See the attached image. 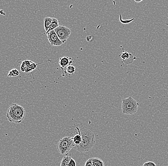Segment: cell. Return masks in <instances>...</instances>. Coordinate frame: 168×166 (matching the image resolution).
<instances>
[{"label":"cell","mask_w":168,"mask_h":166,"mask_svg":"<svg viewBox=\"0 0 168 166\" xmlns=\"http://www.w3.org/2000/svg\"><path fill=\"white\" fill-rule=\"evenodd\" d=\"M80 134L82 137V142L78 146H75L74 149L79 152H86L90 150L96 143L94 133L87 128L80 129Z\"/></svg>","instance_id":"cell-1"},{"label":"cell","mask_w":168,"mask_h":166,"mask_svg":"<svg viewBox=\"0 0 168 166\" xmlns=\"http://www.w3.org/2000/svg\"><path fill=\"white\" fill-rule=\"evenodd\" d=\"M26 115L25 109L19 104L14 103L8 109L6 117L10 122L20 124L25 119Z\"/></svg>","instance_id":"cell-2"},{"label":"cell","mask_w":168,"mask_h":166,"mask_svg":"<svg viewBox=\"0 0 168 166\" xmlns=\"http://www.w3.org/2000/svg\"><path fill=\"white\" fill-rule=\"evenodd\" d=\"M138 103L131 96L123 99L121 103V109L123 114L126 115H132L137 113Z\"/></svg>","instance_id":"cell-3"},{"label":"cell","mask_w":168,"mask_h":166,"mask_svg":"<svg viewBox=\"0 0 168 166\" xmlns=\"http://www.w3.org/2000/svg\"><path fill=\"white\" fill-rule=\"evenodd\" d=\"M74 148L73 137L66 136L63 137L59 141L57 148L60 154L66 155Z\"/></svg>","instance_id":"cell-4"},{"label":"cell","mask_w":168,"mask_h":166,"mask_svg":"<svg viewBox=\"0 0 168 166\" xmlns=\"http://www.w3.org/2000/svg\"><path fill=\"white\" fill-rule=\"evenodd\" d=\"M54 31L63 44L66 41L71 34V30L64 26H59Z\"/></svg>","instance_id":"cell-5"},{"label":"cell","mask_w":168,"mask_h":166,"mask_svg":"<svg viewBox=\"0 0 168 166\" xmlns=\"http://www.w3.org/2000/svg\"><path fill=\"white\" fill-rule=\"evenodd\" d=\"M46 36L51 46H60L63 44V43L59 39L54 30L47 34Z\"/></svg>","instance_id":"cell-6"},{"label":"cell","mask_w":168,"mask_h":166,"mask_svg":"<svg viewBox=\"0 0 168 166\" xmlns=\"http://www.w3.org/2000/svg\"><path fill=\"white\" fill-rule=\"evenodd\" d=\"M74 62L73 59L72 57L68 56H64L60 58L59 61L60 67L62 71L65 70L68 66L71 65Z\"/></svg>","instance_id":"cell-7"},{"label":"cell","mask_w":168,"mask_h":166,"mask_svg":"<svg viewBox=\"0 0 168 166\" xmlns=\"http://www.w3.org/2000/svg\"><path fill=\"white\" fill-rule=\"evenodd\" d=\"M36 66L37 64L32 62L31 61H24L22 64L21 68L22 72L28 73L34 70L36 68Z\"/></svg>","instance_id":"cell-8"},{"label":"cell","mask_w":168,"mask_h":166,"mask_svg":"<svg viewBox=\"0 0 168 166\" xmlns=\"http://www.w3.org/2000/svg\"><path fill=\"white\" fill-rule=\"evenodd\" d=\"M120 58L122 60L123 62L126 64H130L133 62V61L136 59V57L131 53H129L128 52L124 51L119 55Z\"/></svg>","instance_id":"cell-9"},{"label":"cell","mask_w":168,"mask_h":166,"mask_svg":"<svg viewBox=\"0 0 168 166\" xmlns=\"http://www.w3.org/2000/svg\"><path fill=\"white\" fill-rule=\"evenodd\" d=\"M76 134L73 136V140L74 147L75 146H78L81 144L82 142V137H81V134H80V129L78 127H76Z\"/></svg>","instance_id":"cell-10"},{"label":"cell","mask_w":168,"mask_h":166,"mask_svg":"<svg viewBox=\"0 0 168 166\" xmlns=\"http://www.w3.org/2000/svg\"><path fill=\"white\" fill-rule=\"evenodd\" d=\"M76 68L73 65H70L68 66L65 70L62 71V76L63 77H65L66 76H72L74 74L76 73Z\"/></svg>","instance_id":"cell-11"},{"label":"cell","mask_w":168,"mask_h":166,"mask_svg":"<svg viewBox=\"0 0 168 166\" xmlns=\"http://www.w3.org/2000/svg\"><path fill=\"white\" fill-rule=\"evenodd\" d=\"M59 26V22L58 19L55 18H53L52 22L51 23V26L49 27V30H48L47 32H46V34H47L51 31H53L55 30Z\"/></svg>","instance_id":"cell-12"},{"label":"cell","mask_w":168,"mask_h":166,"mask_svg":"<svg viewBox=\"0 0 168 166\" xmlns=\"http://www.w3.org/2000/svg\"><path fill=\"white\" fill-rule=\"evenodd\" d=\"M92 162L94 166H105L103 161L100 158L94 157L91 158Z\"/></svg>","instance_id":"cell-13"},{"label":"cell","mask_w":168,"mask_h":166,"mask_svg":"<svg viewBox=\"0 0 168 166\" xmlns=\"http://www.w3.org/2000/svg\"><path fill=\"white\" fill-rule=\"evenodd\" d=\"M52 21L53 18H51V17H46L44 19V28H45L46 32H47L49 30V27L51 26Z\"/></svg>","instance_id":"cell-14"},{"label":"cell","mask_w":168,"mask_h":166,"mask_svg":"<svg viewBox=\"0 0 168 166\" xmlns=\"http://www.w3.org/2000/svg\"><path fill=\"white\" fill-rule=\"evenodd\" d=\"M71 159V157L70 156L67 155L65 156L62 159L60 166H68Z\"/></svg>","instance_id":"cell-15"},{"label":"cell","mask_w":168,"mask_h":166,"mask_svg":"<svg viewBox=\"0 0 168 166\" xmlns=\"http://www.w3.org/2000/svg\"><path fill=\"white\" fill-rule=\"evenodd\" d=\"M20 73L17 69L16 68H14L12 70H10V72H9L8 76L9 77H17L19 75Z\"/></svg>","instance_id":"cell-16"},{"label":"cell","mask_w":168,"mask_h":166,"mask_svg":"<svg viewBox=\"0 0 168 166\" xmlns=\"http://www.w3.org/2000/svg\"><path fill=\"white\" fill-rule=\"evenodd\" d=\"M135 19L134 18H132L130 20H123L122 18V16H121V15H120V16H119V20H120V22L124 24H127V23H131V22L133 21Z\"/></svg>","instance_id":"cell-17"},{"label":"cell","mask_w":168,"mask_h":166,"mask_svg":"<svg viewBox=\"0 0 168 166\" xmlns=\"http://www.w3.org/2000/svg\"><path fill=\"white\" fill-rule=\"evenodd\" d=\"M143 166H157V165L154 162L148 161V162L144 163Z\"/></svg>","instance_id":"cell-18"},{"label":"cell","mask_w":168,"mask_h":166,"mask_svg":"<svg viewBox=\"0 0 168 166\" xmlns=\"http://www.w3.org/2000/svg\"><path fill=\"white\" fill-rule=\"evenodd\" d=\"M77 166V164H76V161L74 160L73 159L71 158L70 160L69 161V164H68V166Z\"/></svg>","instance_id":"cell-19"},{"label":"cell","mask_w":168,"mask_h":166,"mask_svg":"<svg viewBox=\"0 0 168 166\" xmlns=\"http://www.w3.org/2000/svg\"><path fill=\"white\" fill-rule=\"evenodd\" d=\"M84 166H94L93 165L92 162L91 158L88 159L86 162Z\"/></svg>","instance_id":"cell-20"},{"label":"cell","mask_w":168,"mask_h":166,"mask_svg":"<svg viewBox=\"0 0 168 166\" xmlns=\"http://www.w3.org/2000/svg\"><path fill=\"white\" fill-rule=\"evenodd\" d=\"M135 2H142V1H135Z\"/></svg>","instance_id":"cell-21"}]
</instances>
